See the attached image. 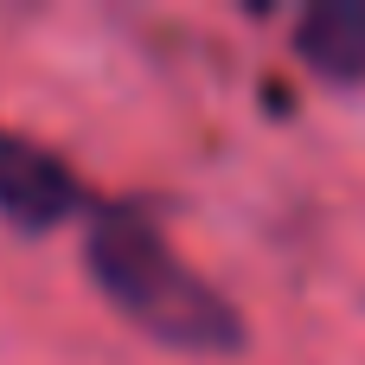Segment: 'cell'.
I'll list each match as a JSON object with an SVG mask.
<instances>
[{"mask_svg": "<svg viewBox=\"0 0 365 365\" xmlns=\"http://www.w3.org/2000/svg\"><path fill=\"white\" fill-rule=\"evenodd\" d=\"M83 263H90V282L115 302V314H128L148 340H160L173 353H205V359H225L244 346L237 308L199 269H186L173 257V244L160 237V225L148 212L96 205Z\"/></svg>", "mask_w": 365, "mask_h": 365, "instance_id": "cell-1", "label": "cell"}, {"mask_svg": "<svg viewBox=\"0 0 365 365\" xmlns=\"http://www.w3.org/2000/svg\"><path fill=\"white\" fill-rule=\"evenodd\" d=\"M295 51L327 83H365V0H314L295 19Z\"/></svg>", "mask_w": 365, "mask_h": 365, "instance_id": "cell-3", "label": "cell"}, {"mask_svg": "<svg viewBox=\"0 0 365 365\" xmlns=\"http://www.w3.org/2000/svg\"><path fill=\"white\" fill-rule=\"evenodd\" d=\"M77 205H83V192H77L71 167L58 154H45L38 141L0 128V218L13 231H51Z\"/></svg>", "mask_w": 365, "mask_h": 365, "instance_id": "cell-2", "label": "cell"}]
</instances>
